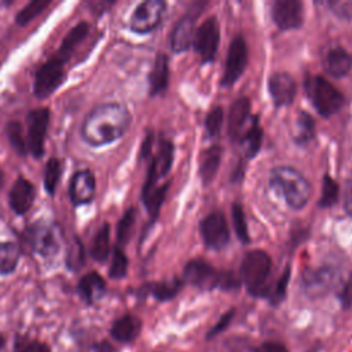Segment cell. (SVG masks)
Here are the masks:
<instances>
[{"label": "cell", "instance_id": "cell-29", "mask_svg": "<svg viewBox=\"0 0 352 352\" xmlns=\"http://www.w3.org/2000/svg\"><path fill=\"white\" fill-rule=\"evenodd\" d=\"M62 161L58 157H51L44 166V172H43V184L45 191L50 195H54L58 184L60 182V176H62Z\"/></svg>", "mask_w": 352, "mask_h": 352}, {"label": "cell", "instance_id": "cell-7", "mask_svg": "<svg viewBox=\"0 0 352 352\" xmlns=\"http://www.w3.org/2000/svg\"><path fill=\"white\" fill-rule=\"evenodd\" d=\"M50 109L36 107L29 110L26 116V143L29 154L38 160L44 155V142L47 138V131L50 125Z\"/></svg>", "mask_w": 352, "mask_h": 352}, {"label": "cell", "instance_id": "cell-22", "mask_svg": "<svg viewBox=\"0 0 352 352\" xmlns=\"http://www.w3.org/2000/svg\"><path fill=\"white\" fill-rule=\"evenodd\" d=\"M140 329H142V323L139 318L133 315H124L113 323L110 334L117 341L131 342L139 336Z\"/></svg>", "mask_w": 352, "mask_h": 352}, {"label": "cell", "instance_id": "cell-1", "mask_svg": "<svg viewBox=\"0 0 352 352\" xmlns=\"http://www.w3.org/2000/svg\"><path fill=\"white\" fill-rule=\"evenodd\" d=\"M131 124L128 109L116 102L95 106L84 118L81 138L92 147L110 144L120 139Z\"/></svg>", "mask_w": 352, "mask_h": 352}, {"label": "cell", "instance_id": "cell-19", "mask_svg": "<svg viewBox=\"0 0 352 352\" xmlns=\"http://www.w3.org/2000/svg\"><path fill=\"white\" fill-rule=\"evenodd\" d=\"M106 290V282L96 271H89L88 274L82 275L77 283L78 296L89 305L102 300Z\"/></svg>", "mask_w": 352, "mask_h": 352}, {"label": "cell", "instance_id": "cell-9", "mask_svg": "<svg viewBox=\"0 0 352 352\" xmlns=\"http://www.w3.org/2000/svg\"><path fill=\"white\" fill-rule=\"evenodd\" d=\"M67 192L73 206L91 204L96 192V179L92 170L89 169L76 170L70 177Z\"/></svg>", "mask_w": 352, "mask_h": 352}, {"label": "cell", "instance_id": "cell-49", "mask_svg": "<svg viewBox=\"0 0 352 352\" xmlns=\"http://www.w3.org/2000/svg\"><path fill=\"white\" fill-rule=\"evenodd\" d=\"M4 182H6V175H4L3 169L0 168V190H1L3 186H4Z\"/></svg>", "mask_w": 352, "mask_h": 352}, {"label": "cell", "instance_id": "cell-13", "mask_svg": "<svg viewBox=\"0 0 352 352\" xmlns=\"http://www.w3.org/2000/svg\"><path fill=\"white\" fill-rule=\"evenodd\" d=\"M183 278L187 283L199 289H213L219 286L220 274L206 261L192 260L184 267Z\"/></svg>", "mask_w": 352, "mask_h": 352}, {"label": "cell", "instance_id": "cell-24", "mask_svg": "<svg viewBox=\"0 0 352 352\" xmlns=\"http://www.w3.org/2000/svg\"><path fill=\"white\" fill-rule=\"evenodd\" d=\"M169 82V66L168 56L165 54H158L154 66L148 76L150 95H158L166 89Z\"/></svg>", "mask_w": 352, "mask_h": 352}, {"label": "cell", "instance_id": "cell-34", "mask_svg": "<svg viewBox=\"0 0 352 352\" xmlns=\"http://www.w3.org/2000/svg\"><path fill=\"white\" fill-rule=\"evenodd\" d=\"M51 6L50 0H33L29 1L25 7H22L16 15H15V22L19 26L28 25L30 21L37 18L43 11H45Z\"/></svg>", "mask_w": 352, "mask_h": 352}, {"label": "cell", "instance_id": "cell-25", "mask_svg": "<svg viewBox=\"0 0 352 352\" xmlns=\"http://www.w3.org/2000/svg\"><path fill=\"white\" fill-rule=\"evenodd\" d=\"M220 158H221V147L220 146L214 144L202 151L201 160H199V175L205 184H209L213 180V177L219 169Z\"/></svg>", "mask_w": 352, "mask_h": 352}, {"label": "cell", "instance_id": "cell-2", "mask_svg": "<svg viewBox=\"0 0 352 352\" xmlns=\"http://www.w3.org/2000/svg\"><path fill=\"white\" fill-rule=\"evenodd\" d=\"M270 183L293 209L304 208L311 197L309 182L294 168L278 166L272 169Z\"/></svg>", "mask_w": 352, "mask_h": 352}, {"label": "cell", "instance_id": "cell-32", "mask_svg": "<svg viewBox=\"0 0 352 352\" xmlns=\"http://www.w3.org/2000/svg\"><path fill=\"white\" fill-rule=\"evenodd\" d=\"M6 135L10 146L18 153V155L25 157L29 153L26 138L23 136V128L19 121H8L6 125Z\"/></svg>", "mask_w": 352, "mask_h": 352}, {"label": "cell", "instance_id": "cell-48", "mask_svg": "<svg viewBox=\"0 0 352 352\" xmlns=\"http://www.w3.org/2000/svg\"><path fill=\"white\" fill-rule=\"evenodd\" d=\"M345 212L352 216V188H349L345 194V202H344Z\"/></svg>", "mask_w": 352, "mask_h": 352}, {"label": "cell", "instance_id": "cell-18", "mask_svg": "<svg viewBox=\"0 0 352 352\" xmlns=\"http://www.w3.org/2000/svg\"><path fill=\"white\" fill-rule=\"evenodd\" d=\"M270 94L276 106H287L296 96V81L294 78L283 72L274 73L268 80Z\"/></svg>", "mask_w": 352, "mask_h": 352}, {"label": "cell", "instance_id": "cell-4", "mask_svg": "<svg viewBox=\"0 0 352 352\" xmlns=\"http://www.w3.org/2000/svg\"><path fill=\"white\" fill-rule=\"evenodd\" d=\"M271 272V258L264 250H250L241 264V276L252 294H264L265 282Z\"/></svg>", "mask_w": 352, "mask_h": 352}, {"label": "cell", "instance_id": "cell-8", "mask_svg": "<svg viewBox=\"0 0 352 352\" xmlns=\"http://www.w3.org/2000/svg\"><path fill=\"white\" fill-rule=\"evenodd\" d=\"M164 10L165 3L161 0H147L140 3L131 15V30L139 34H144L154 30L161 22Z\"/></svg>", "mask_w": 352, "mask_h": 352}, {"label": "cell", "instance_id": "cell-14", "mask_svg": "<svg viewBox=\"0 0 352 352\" xmlns=\"http://www.w3.org/2000/svg\"><path fill=\"white\" fill-rule=\"evenodd\" d=\"M336 280L337 271L330 265H323L320 268L305 271L302 275L304 289L311 297H318L327 293L333 287Z\"/></svg>", "mask_w": 352, "mask_h": 352}, {"label": "cell", "instance_id": "cell-23", "mask_svg": "<svg viewBox=\"0 0 352 352\" xmlns=\"http://www.w3.org/2000/svg\"><path fill=\"white\" fill-rule=\"evenodd\" d=\"M352 66V56L341 47H336L326 54L324 67L326 72L333 77L345 76Z\"/></svg>", "mask_w": 352, "mask_h": 352}, {"label": "cell", "instance_id": "cell-47", "mask_svg": "<svg viewBox=\"0 0 352 352\" xmlns=\"http://www.w3.org/2000/svg\"><path fill=\"white\" fill-rule=\"evenodd\" d=\"M341 302H342L344 307H351L352 305V276L348 279L345 287L342 289Z\"/></svg>", "mask_w": 352, "mask_h": 352}, {"label": "cell", "instance_id": "cell-16", "mask_svg": "<svg viewBox=\"0 0 352 352\" xmlns=\"http://www.w3.org/2000/svg\"><path fill=\"white\" fill-rule=\"evenodd\" d=\"M272 19L280 29H296L302 23V6L297 0H276L272 6Z\"/></svg>", "mask_w": 352, "mask_h": 352}, {"label": "cell", "instance_id": "cell-17", "mask_svg": "<svg viewBox=\"0 0 352 352\" xmlns=\"http://www.w3.org/2000/svg\"><path fill=\"white\" fill-rule=\"evenodd\" d=\"M172 161H173V144L168 140H162L157 155L151 160V164L147 172V179L143 186V191L157 187L158 180L169 172Z\"/></svg>", "mask_w": 352, "mask_h": 352}, {"label": "cell", "instance_id": "cell-51", "mask_svg": "<svg viewBox=\"0 0 352 352\" xmlns=\"http://www.w3.org/2000/svg\"><path fill=\"white\" fill-rule=\"evenodd\" d=\"M3 4H4V6H6V4H8V3H0V7H1V6H3Z\"/></svg>", "mask_w": 352, "mask_h": 352}, {"label": "cell", "instance_id": "cell-33", "mask_svg": "<svg viewBox=\"0 0 352 352\" xmlns=\"http://www.w3.org/2000/svg\"><path fill=\"white\" fill-rule=\"evenodd\" d=\"M168 183L162 186H157L154 188H150L147 191H142V201L147 209V212L151 214V217H155L160 212V208L165 199L166 191H168Z\"/></svg>", "mask_w": 352, "mask_h": 352}, {"label": "cell", "instance_id": "cell-39", "mask_svg": "<svg viewBox=\"0 0 352 352\" xmlns=\"http://www.w3.org/2000/svg\"><path fill=\"white\" fill-rule=\"evenodd\" d=\"M337 199H338V184L330 176H324L319 205L323 208H329L334 205Z\"/></svg>", "mask_w": 352, "mask_h": 352}, {"label": "cell", "instance_id": "cell-50", "mask_svg": "<svg viewBox=\"0 0 352 352\" xmlns=\"http://www.w3.org/2000/svg\"><path fill=\"white\" fill-rule=\"evenodd\" d=\"M3 345H4V337L0 334V349L3 348Z\"/></svg>", "mask_w": 352, "mask_h": 352}, {"label": "cell", "instance_id": "cell-5", "mask_svg": "<svg viewBox=\"0 0 352 352\" xmlns=\"http://www.w3.org/2000/svg\"><path fill=\"white\" fill-rule=\"evenodd\" d=\"M307 91L315 109L324 117L336 114L345 103L344 95L322 76L311 77L307 81Z\"/></svg>", "mask_w": 352, "mask_h": 352}, {"label": "cell", "instance_id": "cell-41", "mask_svg": "<svg viewBox=\"0 0 352 352\" xmlns=\"http://www.w3.org/2000/svg\"><path fill=\"white\" fill-rule=\"evenodd\" d=\"M223 118H224V113L220 106L213 107L209 111V114L206 116L205 125H206V131L210 136H216L220 132V128L223 125Z\"/></svg>", "mask_w": 352, "mask_h": 352}, {"label": "cell", "instance_id": "cell-40", "mask_svg": "<svg viewBox=\"0 0 352 352\" xmlns=\"http://www.w3.org/2000/svg\"><path fill=\"white\" fill-rule=\"evenodd\" d=\"M232 220H234V227H235V232H236L238 238L241 239L242 243H248L249 242L248 226H246L242 206L239 204L232 205Z\"/></svg>", "mask_w": 352, "mask_h": 352}, {"label": "cell", "instance_id": "cell-42", "mask_svg": "<svg viewBox=\"0 0 352 352\" xmlns=\"http://www.w3.org/2000/svg\"><path fill=\"white\" fill-rule=\"evenodd\" d=\"M14 352H51V351L44 342L23 338L15 344Z\"/></svg>", "mask_w": 352, "mask_h": 352}, {"label": "cell", "instance_id": "cell-37", "mask_svg": "<svg viewBox=\"0 0 352 352\" xmlns=\"http://www.w3.org/2000/svg\"><path fill=\"white\" fill-rule=\"evenodd\" d=\"M128 271V257L125 256L122 248L114 246L111 253V264L109 268V276L113 279H121Z\"/></svg>", "mask_w": 352, "mask_h": 352}, {"label": "cell", "instance_id": "cell-30", "mask_svg": "<svg viewBox=\"0 0 352 352\" xmlns=\"http://www.w3.org/2000/svg\"><path fill=\"white\" fill-rule=\"evenodd\" d=\"M66 267L72 271H78L85 264V248L82 241L78 235H74L73 239L69 242V246L66 249L65 256Z\"/></svg>", "mask_w": 352, "mask_h": 352}, {"label": "cell", "instance_id": "cell-45", "mask_svg": "<svg viewBox=\"0 0 352 352\" xmlns=\"http://www.w3.org/2000/svg\"><path fill=\"white\" fill-rule=\"evenodd\" d=\"M232 315H234V311H230V312H227V314H224L223 316H221V319L213 326V329L209 331V334H208V337L210 338V337H213L214 334H217V333H220V331H223L227 326H228V323L231 322V319H232Z\"/></svg>", "mask_w": 352, "mask_h": 352}, {"label": "cell", "instance_id": "cell-28", "mask_svg": "<svg viewBox=\"0 0 352 352\" xmlns=\"http://www.w3.org/2000/svg\"><path fill=\"white\" fill-rule=\"evenodd\" d=\"M21 258V248L16 242H0V276L10 275L15 271Z\"/></svg>", "mask_w": 352, "mask_h": 352}, {"label": "cell", "instance_id": "cell-11", "mask_svg": "<svg viewBox=\"0 0 352 352\" xmlns=\"http://www.w3.org/2000/svg\"><path fill=\"white\" fill-rule=\"evenodd\" d=\"M201 235L212 249H223L228 243L230 231L221 212H212L201 221Z\"/></svg>", "mask_w": 352, "mask_h": 352}, {"label": "cell", "instance_id": "cell-35", "mask_svg": "<svg viewBox=\"0 0 352 352\" xmlns=\"http://www.w3.org/2000/svg\"><path fill=\"white\" fill-rule=\"evenodd\" d=\"M135 220H136V209L129 208L122 214V217L120 219L118 226H117V246L122 248L125 243H128V241L132 235Z\"/></svg>", "mask_w": 352, "mask_h": 352}, {"label": "cell", "instance_id": "cell-6", "mask_svg": "<svg viewBox=\"0 0 352 352\" xmlns=\"http://www.w3.org/2000/svg\"><path fill=\"white\" fill-rule=\"evenodd\" d=\"M66 60L58 54L48 58L34 72L33 92L38 99H45L52 95L66 80Z\"/></svg>", "mask_w": 352, "mask_h": 352}, {"label": "cell", "instance_id": "cell-3", "mask_svg": "<svg viewBox=\"0 0 352 352\" xmlns=\"http://www.w3.org/2000/svg\"><path fill=\"white\" fill-rule=\"evenodd\" d=\"M60 236L62 232L59 227L44 219L32 223L25 232V238L30 249L44 258L55 257L59 253Z\"/></svg>", "mask_w": 352, "mask_h": 352}, {"label": "cell", "instance_id": "cell-15", "mask_svg": "<svg viewBox=\"0 0 352 352\" xmlns=\"http://www.w3.org/2000/svg\"><path fill=\"white\" fill-rule=\"evenodd\" d=\"M36 188L25 176H18L8 192V205L14 213L22 216L28 213L34 202Z\"/></svg>", "mask_w": 352, "mask_h": 352}, {"label": "cell", "instance_id": "cell-46", "mask_svg": "<svg viewBox=\"0 0 352 352\" xmlns=\"http://www.w3.org/2000/svg\"><path fill=\"white\" fill-rule=\"evenodd\" d=\"M253 352H287V349L285 348V345H282L279 342L268 341V342H264L257 349H254Z\"/></svg>", "mask_w": 352, "mask_h": 352}, {"label": "cell", "instance_id": "cell-27", "mask_svg": "<svg viewBox=\"0 0 352 352\" xmlns=\"http://www.w3.org/2000/svg\"><path fill=\"white\" fill-rule=\"evenodd\" d=\"M250 116V100L241 98L235 100L228 111V132L231 136H236Z\"/></svg>", "mask_w": 352, "mask_h": 352}, {"label": "cell", "instance_id": "cell-26", "mask_svg": "<svg viewBox=\"0 0 352 352\" xmlns=\"http://www.w3.org/2000/svg\"><path fill=\"white\" fill-rule=\"evenodd\" d=\"M89 256L92 260L98 263H104L110 256V224L103 223L91 243Z\"/></svg>", "mask_w": 352, "mask_h": 352}, {"label": "cell", "instance_id": "cell-10", "mask_svg": "<svg viewBox=\"0 0 352 352\" xmlns=\"http://www.w3.org/2000/svg\"><path fill=\"white\" fill-rule=\"evenodd\" d=\"M220 40L219 22L214 16L208 18L195 32L194 47L204 62L213 60Z\"/></svg>", "mask_w": 352, "mask_h": 352}, {"label": "cell", "instance_id": "cell-12", "mask_svg": "<svg viewBox=\"0 0 352 352\" xmlns=\"http://www.w3.org/2000/svg\"><path fill=\"white\" fill-rule=\"evenodd\" d=\"M248 63V47L242 37H235L228 48V55L224 67L223 85L234 84L243 73Z\"/></svg>", "mask_w": 352, "mask_h": 352}, {"label": "cell", "instance_id": "cell-38", "mask_svg": "<svg viewBox=\"0 0 352 352\" xmlns=\"http://www.w3.org/2000/svg\"><path fill=\"white\" fill-rule=\"evenodd\" d=\"M182 283L179 279H172V280H168V282H161V283H155L153 287H151V293L153 296L160 300V301H165V300H169L172 298L180 289Z\"/></svg>", "mask_w": 352, "mask_h": 352}, {"label": "cell", "instance_id": "cell-36", "mask_svg": "<svg viewBox=\"0 0 352 352\" xmlns=\"http://www.w3.org/2000/svg\"><path fill=\"white\" fill-rule=\"evenodd\" d=\"M314 136H315V122L308 113L301 111L297 120V133L294 136V140L300 144H305L309 140H312Z\"/></svg>", "mask_w": 352, "mask_h": 352}, {"label": "cell", "instance_id": "cell-31", "mask_svg": "<svg viewBox=\"0 0 352 352\" xmlns=\"http://www.w3.org/2000/svg\"><path fill=\"white\" fill-rule=\"evenodd\" d=\"M261 138H263V131L257 122V118L254 117V121L252 122L248 132L241 139V147L246 157L250 158L256 155V153L260 150V146H261Z\"/></svg>", "mask_w": 352, "mask_h": 352}, {"label": "cell", "instance_id": "cell-21", "mask_svg": "<svg viewBox=\"0 0 352 352\" xmlns=\"http://www.w3.org/2000/svg\"><path fill=\"white\" fill-rule=\"evenodd\" d=\"M88 33H89V23L87 21H80L65 34L55 54H58L60 58H63L67 62L73 55L76 47L85 40Z\"/></svg>", "mask_w": 352, "mask_h": 352}, {"label": "cell", "instance_id": "cell-44", "mask_svg": "<svg viewBox=\"0 0 352 352\" xmlns=\"http://www.w3.org/2000/svg\"><path fill=\"white\" fill-rule=\"evenodd\" d=\"M287 280H289V268L285 270V272L282 274V276L279 278V280H278V283L275 286V292H274V297H272L275 302H278V301H280L283 298Z\"/></svg>", "mask_w": 352, "mask_h": 352}, {"label": "cell", "instance_id": "cell-20", "mask_svg": "<svg viewBox=\"0 0 352 352\" xmlns=\"http://www.w3.org/2000/svg\"><path fill=\"white\" fill-rule=\"evenodd\" d=\"M195 16L190 12L179 19L170 33V47L175 52L186 51L194 44Z\"/></svg>", "mask_w": 352, "mask_h": 352}, {"label": "cell", "instance_id": "cell-43", "mask_svg": "<svg viewBox=\"0 0 352 352\" xmlns=\"http://www.w3.org/2000/svg\"><path fill=\"white\" fill-rule=\"evenodd\" d=\"M333 12L341 18L351 19L352 18V0L348 1H331L329 3Z\"/></svg>", "mask_w": 352, "mask_h": 352}]
</instances>
